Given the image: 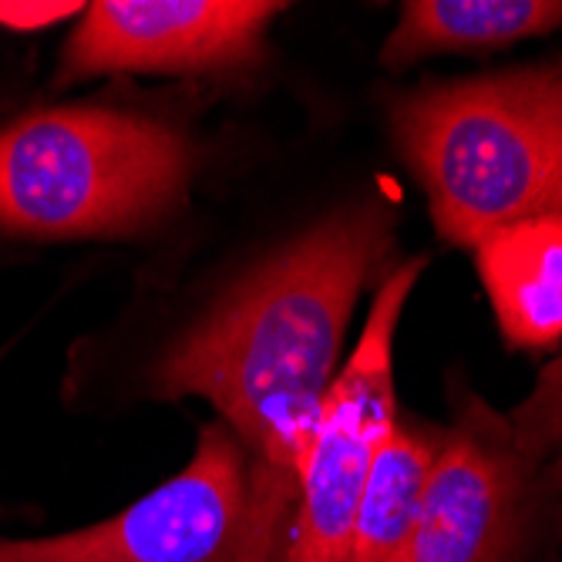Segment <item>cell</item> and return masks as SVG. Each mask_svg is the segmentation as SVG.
Segmentation results:
<instances>
[{
  "label": "cell",
  "mask_w": 562,
  "mask_h": 562,
  "mask_svg": "<svg viewBox=\"0 0 562 562\" xmlns=\"http://www.w3.org/2000/svg\"><path fill=\"white\" fill-rule=\"evenodd\" d=\"M387 249L384 202L334 213L249 273L142 378L151 397L199 394L226 415L249 465L252 508L283 552L347 317Z\"/></svg>",
  "instance_id": "1"
},
{
  "label": "cell",
  "mask_w": 562,
  "mask_h": 562,
  "mask_svg": "<svg viewBox=\"0 0 562 562\" xmlns=\"http://www.w3.org/2000/svg\"><path fill=\"white\" fill-rule=\"evenodd\" d=\"M189 142L109 98L34 101L0 115V243L125 239L189 189Z\"/></svg>",
  "instance_id": "2"
},
{
  "label": "cell",
  "mask_w": 562,
  "mask_h": 562,
  "mask_svg": "<svg viewBox=\"0 0 562 562\" xmlns=\"http://www.w3.org/2000/svg\"><path fill=\"white\" fill-rule=\"evenodd\" d=\"M394 132L445 239L562 223V65L418 88L397 98Z\"/></svg>",
  "instance_id": "3"
},
{
  "label": "cell",
  "mask_w": 562,
  "mask_h": 562,
  "mask_svg": "<svg viewBox=\"0 0 562 562\" xmlns=\"http://www.w3.org/2000/svg\"><path fill=\"white\" fill-rule=\"evenodd\" d=\"M252 508L243 445L226 425L199 435L192 462L119 516L44 539H0V562H280Z\"/></svg>",
  "instance_id": "4"
},
{
  "label": "cell",
  "mask_w": 562,
  "mask_h": 562,
  "mask_svg": "<svg viewBox=\"0 0 562 562\" xmlns=\"http://www.w3.org/2000/svg\"><path fill=\"white\" fill-rule=\"evenodd\" d=\"M422 267L425 260H415L384 280L361 340L321 404V425L300 475V502L283 562H347L371 462L397 422L391 344Z\"/></svg>",
  "instance_id": "5"
},
{
  "label": "cell",
  "mask_w": 562,
  "mask_h": 562,
  "mask_svg": "<svg viewBox=\"0 0 562 562\" xmlns=\"http://www.w3.org/2000/svg\"><path fill=\"white\" fill-rule=\"evenodd\" d=\"M283 4L257 0H94L65 37L58 91L112 75H192L260 58L263 31Z\"/></svg>",
  "instance_id": "6"
},
{
  "label": "cell",
  "mask_w": 562,
  "mask_h": 562,
  "mask_svg": "<svg viewBox=\"0 0 562 562\" xmlns=\"http://www.w3.org/2000/svg\"><path fill=\"white\" fill-rule=\"evenodd\" d=\"M529 454L516 425L469 415L438 445L404 562H505L522 522Z\"/></svg>",
  "instance_id": "7"
},
{
  "label": "cell",
  "mask_w": 562,
  "mask_h": 562,
  "mask_svg": "<svg viewBox=\"0 0 562 562\" xmlns=\"http://www.w3.org/2000/svg\"><path fill=\"white\" fill-rule=\"evenodd\" d=\"M479 270L502 334L519 347L562 337V223L532 220L479 243Z\"/></svg>",
  "instance_id": "8"
},
{
  "label": "cell",
  "mask_w": 562,
  "mask_h": 562,
  "mask_svg": "<svg viewBox=\"0 0 562 562\" xmlns=\"http://www.w3.org/2000/svg\"><path fill=\"white\" fill-rule=\"evenodd\" d=\"M435 458L438 441L397 422L391 425L357 505L347 562H404L422 519Z\"/></svg>",
  "instance_id": "9"
},
{
  "label": "cell",
  "mask_w": 562,
  "mask_h": 562,
  "mask_svg": "<svg viewBox=\"0 0 562 562\" xmlns=\"http://www.w3.org/2000/svg\"><path fill=\"white\" fill-rule=\"evenodd\" d=\"M562 24L552 0H412L384 44V65H407L431 50L495 47Z\"/></svg>",
  "instance_id": "10"
},
{
  "label": "cell",
  "mask_w": 562,
  "mask_h": 562,
  "mask_svg": "<svg viewBox=\"0 0 562 562\" xmlns=\"http://www.w3.org/2000/svg\"><path fill=\"white\" fill-rule=\"evenodd\" d=\"M516 428L529 441V448H539L546 441H562V371L549 374L546 387L529 401Z\"/></svg>",
  "instance_id": "11"
},
{
  "label": "cell",
  "mask_w": 562,
  "mask_h": 562,
  "mask_svg": "<svg viewBox=\"0 0 562 562\" xmlns=\"http://www.w3.org/2000/svg\"><path fill=\"white\" fill-rule=\"evenodd\" d=\"M81 11H85V4H44V0L21 4V0H0V27L31 34V31L55 27L58 21L78 18Z\"/></svg>",
  "instance_id": "12"
}]
</instances>
